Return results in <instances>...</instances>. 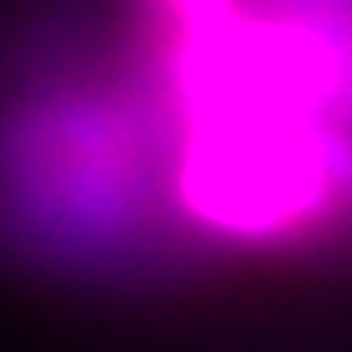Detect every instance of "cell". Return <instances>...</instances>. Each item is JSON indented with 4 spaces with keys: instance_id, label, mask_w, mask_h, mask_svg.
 Returning <instances> with one entry per match:
<instances>
[{
    "instance_id": "1",
    "label": "cell",
    "mask_w": 352,
    "mask_h": 352,
    "mask_svg": "<svg viewBox=\"0 0 352 352\" xmlns=\"http://www.w3.org/2000/svg\"><path fill=\"white\" fill-rule=\"evenodd\" d=\"M314 127L274 113H210L176 127V201L191 226L235 245L323 240L347 206L318 166Z\"/></svg>"
},
{
    "instance_id": "3",
    "label": "cell",
    "mask_w": 352,
    "mask_h": 352,
    "mask_svg": "<svg viewBox=\"0 0 352 352\" xmlns=\"http://www.w3.org/2000/svg\"><path fill=\"white\" fill-rule=\"evenodd\" d=\"M314 152H318V166L328 176V186L338 191V201L352 215V132L338 127V122H318L314 127Z\"/></svg>"
},
{
    "instance_id": "2",
    "label": "cell",
    "mask_w": 352,
    "mask_h": 352,
    "mask_svg": "<svg viewBox=\"0 0 352 352\" xmlns=\"http://www.w3.org/2000/svg\"><path fill=\"white\" fill-rule=\"evenodd\" d=\"M162 20V54L171 50H210L240 25V0H152Z\"/></svg>"
}]
</instances>
